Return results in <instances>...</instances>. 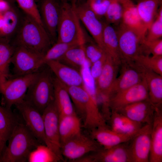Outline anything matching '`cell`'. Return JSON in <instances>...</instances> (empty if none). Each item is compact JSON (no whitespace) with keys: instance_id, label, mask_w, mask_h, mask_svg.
<instances>
[{"instance_id":"1","label":"cell","mask_w":162,"mask_h":162,"mask_svg":"<svg viewBox=\"0 0 162 162\" xmlns=\"http://www.w3.org/2000/svg\"><path fill=\"white\" fill-rule=\"evenodd\" d=\"M0 162H28L32 152L42 144L20 120L14 128Z\"/></svg>"},{"instance_id":"2","label":"cell","mask_w":162,"mask_h":162,"mask_svg":"<svg viewBox=\"0 0 162 162\" xmlns=\"http://www.w3.org/2000/svg\"><path fill=\"white\" fill-rule=\"evenodd\" d=\"M22 18L14 44L43 56L52 46L51 38L44 26L32 18L25 14Z\"/></svg>"},{"instance_id":"3","label":"cell","mask_w":162,"mask_h":162,"mask_svg":"<svg viewBox=\"0 0 162 162\" xmlns=\"http://www.w3.org/2000/svg\"><path fill=\"white\" fill-rule=\"evenodd\" d=\"M66 87L74 107L84 116V128L92 130L100 127L107 126L100 112L96 96L85 86Z\"/></svg>"},{"instance_id":"4","label":"cell","mask_w":162,"mask_h":162,"mask_svg":"<svg viewBox=\"0 0 162 162\" xmlns=\"http://www.w3.org/2000/svg\"><path fill=\"white\" fill-rule=\"evenodd\" d=\"M49 69L38 71L37 77L29 87L24 99L42 114L54 100V78Z\"/></svg>"},{"instance_id":"5","label":"cell","mask_w":162,"mask_h":162,"mask_svg":"<svg viewBox=\"0 0 162 162\" xmlns=\"http://www.w3.org/2000/svg\"><path fill=\"white\" fill-rule=\"evenodd\" d=\"M80 22L73 4L67 0L62 1L56 42L75 44L83 42L85 33Z\"/></svg>"},{"instance_id":"6","label":"cell","mask_w":162,"mask_h":162,"mask_svg":"<svg viewBox=\"0 0 162 162\" xmlns=\"http://www.w3.org/2000/svg\"><path fill=\"white\" fill-rule=\"evenodd\" d=\"M38 71L10 77L7 80L1 92L4 106L11 109L13 105L24 100L29 87L37 77Z\"/></svg>"},{"instance_id":"7","label":"cell","mask_w":162,"mask_h":162,"mask_svg":"<svg viewBox=\"0 0 162 162\" xmlns=\"http://www.w3.org/2000/svg\"><path fill=\"white\" fill-rule=\"evenodd\" d=\"M42 115L46 145L63 160L59 130V116L54 100L46 108Z\"/></svg>"},{"instance_id":"8","label":"cell","mask_w":162,"mask_h":162,"mask_svg":"<svg viewBox=\"0 0 162 162\" xmlns=\"http://www.w3.org/2000/svg\"><path fill=\"white\" fill-rule=\"evenodd\" d=\"M116 30L122 63L133 62L136 57L142 54L141 40L133 31L121 22Z\"/></svg>"},{"instance_id":"9","label":"cell","mask_w":162,"mask_h":162,"mask_svg":"<svg viewBox=\"0 0 162 162\" xmlns=\"http://www.w3.org/2000/svg\"><path fill=\"white\" fill-rule=\"evenodd\" d=\"M43 57L22 46H16L11 61L14 66L13 77L38 71L43 65Z\"/></svg>"},{"instance_id":"10","label":"cell","mask_w":162,"mask_h":162,"mask_svg":"<svg viewBox=\"0 0 162 162\" xmlns=\"http://www.w3.org/2000/svg\"><path fill=\"white\" fill-rule=\"evenodd\" d=\"M152 124H145L128 141L130 162H148Z\"/></svg>"},{"instance_id":"11","label":"cell","mask_w":162,"mask_h":162,"mask_svg":"<svg viewBox=\"0 0 162 162\" xmlns=\"http://www.w3.org/2000/svg\"><path fill=\"white\" fill-rule=\"evenodd\" d=\"M102 148L92 137L81 134L62 145L61 151L63 157L75 161L86 154L96 152Z\"/></svg>"},{"instance_id":"12","label":"cell","mask_w":162,"mask_h":162,"mask_svg":"<svg viewBox=\"0 0 162 162\" xmlns=\"http://www.w3.org/2000/svg\"><path fill=\"white\" fill-rule=\"evenodd\" d=\"M72 4L80 21L84 24L96 43L104 50L103 22L91 9L86 2Z\"/></svg>"},{"instance_id":"13","label":"cell","mask_w":162,"mask_h":162,"mask_svg":"<svg viewBox=\"0 0 162 162\" xmlns=\"http://www.w3.org/2000/svg\"><path fill=\"white\" fill-rule=\"evenodd\" d=\"M15 106L26 127L41 144L46 145L42 114L24 100Z\"/></svg>"},{"instance_id":"14","label":"cell","mask_w":162,"mask_h":162,"mask_svg":"<svg viewBox=\"0 0 162 162\" xmlns=\"http://www.w3.org/2000/svg\"><path fill=\"white\" fill-rule=\"evenodd\" d=\"M62 0H42L39 9L43 25L53 42H56L62 11Z\"/></svg>"},{"instance_id":"15","label":"cell","mask_w":162,"mask_h":162,"mask_svg":"<svg viewBox=\"0 0 162 162\" xmlns=\"http://www.w3.org/2000/svg\"><path fill=\"white\" fill-rule=\"evenodd\" d=\"M148 99V87L143 78L139 83L112 95L110 98V105L112 111Z\"/></svg>"},{"instance_id":"16","label":"cell","mask_w":162,"mask_h":162,"mask_svg":"<svg viewBox=\"0 0 162 162\" xmlns=\"http://www.w3.org/2000/svg\"><path fill=\"white\" fill-rule=\"evenodd\" d=\"M128 141L107 148L103 147L75 161L80 162H130Z\"/></svg>"},{"instance_id":"17","label":"cell","mask_w":162,"mask_h":162,"mask_svg":"<svg viewBox=\"0 0 162 162\" xmlns=\"http://www.w3.org/2000/svg\"><path fill=\"white\" fill-rule=\"evenodd\" d=\"M155 109V107L148 99L136 102L114 110L132 121L145 125L152 124Z\"/></svg>"},{"instance_id":"18","label":"cell","mask_w":162,"mask_h":162,"mask_svg":"<svg viewBox=\"0 0 162 162\" xmlns=\"http://www.w3.org/2000/svg\"><path fill=\"white\" fill-rule=\"evenodd\" d=\"M119 66L106 54L102 71L95 81V91L98 98L104 100H110L111 89L117 77Z\"/></svg>"},{"instance_id":"19","label":"cell","mask_w":162,"mask_h":162,"mask_svg":"<svg viewBox=\"0 0 162 162\" xmlns=\"http://www.w3.org/2000/svg\"><path fill=\"white\" fill-rule=\"evenodd\" d=\"M130 64L140 72L145 80L150 102L156 108H162V76L135 62Z\"/></svg>"},{"instance_id":"20","label":"cell","mask_w":162,"mask_h":162,"mask_svg":"<svg viewBox=\"0 0 162 162\" xmlns=\"http://www.w3.org/2000/svg\"><path fill=\"white\" fill-rule=\"evenodd\" d=\"M46 64L54 74L55 77L66 86H85L80 71L58 61L48 62Z\"/></svg>"},{"instance_id":"21","label":"cell","mask_w":162,"mask_h":162,"mask_svg":"<svg viewBox=\"0 0 162 162\" xmlns=\"http://www.w3.org/2000/svg\"><path fill=\"white\" fill-rule=\"evenodd\" d=\"M120 74L116 78L111 89L110 98L113 94L122 91L142 81V76L131 64L122 63Z\"/></svg>"},{"instance_id":"22","label":"cell","mask_w":162,"mask_h":162,"mask_svg":"<svg viewBox=\"0 0 162 162\" xmlns=\"http://www.w3.org/2000/svg\"><path fill=\"white\" fill-rule=\"evenodd\" d=\"M91 130V137L104 148L127 142L139 131L133 134H122L112 130L108 126L100 127Z\"/></svg>"},{"instance_id":"23","label":"cell","mask_w":162,"mask_h":162,"mask_svg":"<svg viewBox=\"0 0 162 162\" xmlns=\"http://www.w3.org/2000/svg\"><path fill=\"white\" fill-rule=\"evenodd\" d=\"M121 4L122 8L121 22L133 31L140 39L142 43L145 39L147 32L141 21L136 5L131 0H125Z\"/></svg>"},{"instance_id":"24","label":"cell","mask_w":162,"mask_h":162,"mask_svg":"<svg viewBox=\"0 0 162 162\" xmlns=\"http://www.w3.org/2000/svg\"><path fill=\"white\" fill-rule=\"evenodd\" d=\"M149 162H162V108H156L152 124Z\"/></svg>"},{"instance_id":"25","label":"cell","mask_w":162,"mask_h":162,"mask_svg":"<svg viewBox=\"0 0 162 162\" xmlns=\"http://www.w3.org/2000/svg\"><path fill=\"white\" fill-rule=\"evenodd\" d=\"M16 47L10 39L0 37V93L6 82L10 77L9 65Z\"/></svg>"},{"instance_id":"26","label":"cell","mask_w":162,"mask_h":162,"mask_svg":"<svg viewBox=\"0 0 162 162\" xmlns=\"http://www.w3.org/2000/svg\"><path fill=\"white\" fill-rule=\"evenodd\" d=\"M54 101L59 117L76 114L66 86L56 77L54 78Z\"/></svg>"},{"instance_id":"27","label":"cell","mask_w":162,"mask_h":162,"mask_svg":"<svg viewBox=\"0 0 162 162\" xmlns=\"http://www.w3.org/2000/svg\"><path fill=\"white\" fill-rule=\"evenodd\" d=\"M103 42L106 53L117 65L121 64L118 38L116 29L111 24L103 22Z\"/></svg>"},{"instance_id":"28","label":"cell","mask_w":162,"mask_h":162,"mask_svg":"<svg viewBox=\"0 0 162 162\" xmlns=\"http://www.w3.org/2000/svg\"><path fill=\"white\" fill-rule=\"evenodd\" d=\"M81 128L80 120L76 114L59 117V130L61 146L82 134Z\"/></svg>"},{"instance_id":"29","label":"cell","mask_w":162,"mask_h":162,"mask_svg":"<svg viewBox=\"0 0 162 162\" xmlns=\"http://www.w3.org/2000/svg\"><path fill=\"white\" fill-rule=\"evenodd\" d=\"M108 127L112 130L122 134H131L138 132L144 125L134 122L116 110H112Z\"/></svg>"},{"instance_id":"30","label":"cell","mask_w":162,"mask_h":162,"mask_svg":"<svg viewBox=\"0 0 162 162\" xmlns=\"http://www.w3.org/2000/svg\"><path fill=\"white\" fill-rule=\"evenodd\" d=\"M161 3L162 0H138L136 9L146 32L154 20Z\"/></svg>"},{"instance_id":"31","label":"cell","mask_w":162,"mask_h":162,"mask_svg":"<svg viewBox=\"0 0 162 162\" xmlns=\"http://www.w3.org/2000/svg\"><path fill=\"white\" fill-rule=\"evenodd\" d=\"M83 43L70 48L58 61L80 71L87 61Z\"/></svg>"},{"instance_id":"32","label":"cell","mask_w":162,"mask_h":162,"mask_svg":"<svg viewBox=\"0 0 162 162\" xmlns=\"http://www.w3.org/2000/svg\"><path fill=\"white\" fill-rule=\"evenodd\" d=\"M20 121L11 109L0 105V135L7 142L17 123Z\"/></svg>"},{"instance_id":"33","label":"cell","mask_w":162,"mask_h":162,"mask_svg":"<svg viewBox=\"0 0 162 162\" xmlns=\"http://www.w3.org/2000/svg\"><path fill=\"white\" fill-rule=\"evenodd\" d=\"M4 25L0 30V37L10 39V37L16 33L21 21L17 12L13 8H10L4 13Z\"/></svg>"},{"instance_id":"34","label":"cell","mask_w":162,"mask_h":162,"mask_svg":"<svg viewBox=\"0 0 162 162\" xmlns=\"http://www.w3.org/2000/svg\"><path fill=\"white\" fill-rule=\"evenodd\" d=\"M83 44L87 61L90 64L99 60L106 53L92 38L85 33Z\"/></svg>"},{"instance_id":"35","label":"cell","mask_w":162,"mask_h":162,"mask_svg":"<svg viewBox=\"0 0 162 162\" xmlns=\"http://www.w3.org/2000/svg\"><path fill=\"white\" fill-rule=\"evenodd\" d=\"M80 44L56 42L42 57L43 64H46V62L51 61H59L70 48Z\"/></svg>"},{"instance_id":"36","label":"cell","mask_w":162,"mask_h":162,"mask_svg":"<svg viewBox=\"0 0 162 162\" xmlns=\"http://www.w3.org/2000/svg\"><path fill=\"white\" fill-rule=\"evenodd\" d=\"M133 62L162 76V56H150L141 54L136 57Z\"/></svg>"},{"instance_id":"37","label":"cell","mask_w":162,"mask_h":162,"mask_svg":"<svg viewBox=\"0 0 162 162\" xmlns=\"http://www.w3.org/2000/svg\"><path fill=\"white\" fill-rule=\"evenodd\" d=\"M61 160L47 146L40 144L30 154L28 162H57Z\"/></svg>"},{"instance_id":"38","label":"cell","mask_w":162,"mask_h":162,"mask_svg":"<svg viewBox=\"0 0 162 162\" xmlns=\"http://www.w3.org/2000/svg\"><path fill=\"white\" fill-rule=\"evenodd\" d=\"M122 8L121 4L115 0H111L110 3L104 16L105 22L118 26L121 22Z\"/></svg>"},{"instance_id":"39","label":"cell","mask_w":162,"mask_h":162,"mask_svg":"<svg viewBox=\"0 0 162 162\" xmlns=\"http://www.w3.org/2000/svg\"><path fill=\"white\" fill-rule=\"evenodd\" d=\"M162 36V6L158 10L155 18L148 30L145 37L147 40L161 38Z\"/></svg>"},{"instance_id":"40","label":"cell","mask_w":162,"mask_h":162,"mask_svg":"<svg viewBox=\"0 0 162 162\" xmlns=\"http://www.w3.org/2000/svg\"><path fill=\"white\" fill-rule=\"evenodd\" d=\"M25 14L42 25L39 9L34 0H16Z\"/></svg>"},{"instance_id":"41","label":"cell","mask_w":162,"mask_h":162,"mask_svg":"<svg viewBox=\"0 0 162 162\" xmlns=\"http://www.w3.org/2000/svg\"><path fill=\"white\" fill-rule=\"evenodd\" d=\"M142 54L152 56H162V39L161 38L152 40L145 39L141 44Z\"/></svg>"},{"instance_id":"42","label":"cell","mask_w":162,"mask_h":162,"mask_svg":"<svg viewBox=\"0 0 162 162\" xmlns=\"http://www.w3.org/2000/svg\"><path fill=\"white\" fill-rule=\"evenodd\" d=\"M111 0H87V4L100 19L104 16Z\"/></svg>"},{"instance_id":"43","label":"cell","mask_w":162,"mask_h":162,"mask_svg":"<svg viewBox=\"0 0 162 162\" xmlns=\"http://www.w3.org/2000/svg\"><path fill=\"white\" fill-rule=\"evenodd\" d=\"M106 57V54L101 58L90 64V73L94 81L98 77L103 70Z\"/></svg>"},{"instance_id":"44","label":"cell","mask_w":162,"mask_h":162,"mask_svg":"<svg viewBox=\"0 0 162 162\" xmlns=\"http://www.w3.org/2000/svg\"><path fill=\"white\" fill-rule=\"evenodd\" d=\"M10 7L5 0H0V14H3L9 10Z\"/></svg>"},{"instance_id":"45","label":"cell","mask_w":162,"mask_h":162,"mask_svg":"<svg viewBox=\"0 0 162 162\" xmlns=\"http://www.w3.org/2000/svg\"><path fill=\"white\" fill-rule=\"evenodd\" d=\"M6 143L0 135V159L7 146Z\"/></svg>"},{"instance_id":"46","label":"cell","mask_w":162,"mask_h":162,"mask_svg":"<svg viewBox=\"0 0 162 162\" xmlns=\"http://www.w3.org/2000/svg\"><path fill=\"white\" fill-rule=\"evenodd\" d=\"M4 23V18L3 14H0V30L2 28Z\"/></svg>"},{"instance_id":"47","label":"cell","mask_w":162,"mask_h":162,"mask_svg":"<svg viewBox=\"0 0 162 162\" xmlns=\"http://www.w3.org/2000/svg\"><path fill=\"white\" fill-rule=\"evenodd\" d=\"M72 1V3H75L77 2H79L83 0H71Z\"/></svg>"},{"instance_id":"48","label":"cell","mask_w":162,"mask_h":162,"mask_svg":"<svg viewBox=\"0 0 162 162\" xmlns=\"http://www.w3.org/2000/svg\"><path fill=\"white\" fill-rule=\"evenodd\" d=\"M116 0V1L120 3H121L123 2V1H125V0Z\"/></svg>"}]
</instances>
